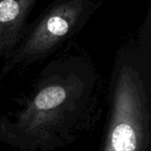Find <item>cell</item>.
<instances>
[{"label":"cell","mask_w":151,"mask_h":151,"mask_svg":"<svg viewBox=\"0 0 151 151\" xmlns=\"http://www.w3.org/2000/svg\"><path fill=\"white\" fill-rule=\"evenodd\" d=\"M138 42L136 49L151 86V6L141 27Z\"/></svg>","instance_id":"4"},{"label":"cell","mask_w":151,"mask_h":151,"mask_svg":"<svg viewBox=\"0 0 151 151\" xmlns=\"http://www.w3.org/2000/svg\"><path fill=\"white\" fill-rule=\"evenodd\" d=\"M35 1L0 0V57L16 45Z\"/></svg>","instance_id":"3"},{"label":"cell","mask_w":151,"mask_h":151,"mask_svg":"<svg viewBox=\"0 0 151 151\" xmlns=\"http://www.w3.org/2000/svg\"><path fill=\"white\" fill-rule=\"evenodd\" d=\"M101 151H151V86L136 48L116 58Z\"/></svg>","instance_id":"1"},{"label":"cell","mask_w":151,"mask_h":151,"mask_svg":"<svg viewBox=\"0 0 151 151\" xmlns=\"http://www.w3.org/2000/svg\"><path fill=\"white\" fill-rule=\"evenodd\" d=\"M94 0H58L13 55L11 65L41 59L72 35L89 16Z\"/></svg>","instance_id":"2"}]
</instances>
